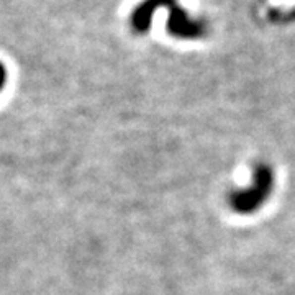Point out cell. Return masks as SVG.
<instances>
[{
    "mask_svg": "<svg viewBox=\"0 0 295 295\" xmlns=\"http://www.w3.org/2000/svg\"><path fill=\"white\" fill-rule=\"evenodd\" d=\"M5 79H7V71H5L3 64L0 62V90H2L3 84H5Z\"/></svg>",
    "mask_w": 295,
    "mask_h": 295,
    "instance_id": "obj_1",
    "label": "cell"
}]
</instances>
